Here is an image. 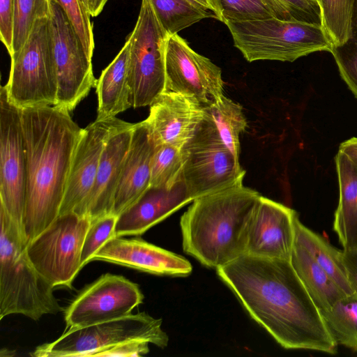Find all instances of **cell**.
<instances>
[{"label": "cell", "instance_id": "1", "mask_svg": "<svg viewBox=\"0 0 357 357\" xmlns=\"http://www.w3.org/2000/svg\"><path fill=\"white\" fill-rule=\"evenodd\" d=\"M216 271L282 347L337 353L338 345L290 261L245 254Z\"/></svg>", "mask_w": 357, "mask_h": 357}, {"label": "cell", "instance_id": "2", "mask_svg": "<svg viewBox=\"0 0 357 357\" xmlns=\"http://www.w3.org/2000/svg\"><path fill=\"white\" fill-rule=\"evenodd\" d=\"M26 154L24 231L27 243L59 215L82 129L56 106L22 109Z\"/></svg>", "mask_w": 357, "mask_h": 357}, {"label": "cell", "instance_id": "3", "mask_svg": "<svg viewBox=\"0 0 357 357\" xmlns=\"http://www.w3.org/2000/svg\"><path fill=\"white\" fill-rule=\"evenodd\" d=\"M260 197L242 183L194 199L180 219L183 251L216 269L244 255Z\"/></svg>", "mask_w": 357, "mask_h": 357}, {"label": "cell", "instance_id": "4", "mask_svg": "<svg viewBox=\"0 0 357 357\" xmlns=\"http://www.w3.org/2000/svg\"><path fill=\"white\" fill-rule=\"evenodd\" d=\"M0 224V319L22 314L37 321L61 312L54 287L31 264L26 239L1 206Z\"/></svg>", "mask_w": 357, "mask_h": 357}, {"label": "cell", "instance_id": "5", "mask_svg": "<svg viewBox=\"0 0 357 357\" xmlns=\"http://www.w3.org/2000/svg\"><path fill=\"white\" fill-rule=\"evenodd\" d=\"M234 46L249 62H293L315 52H331L333 44L322 26L271 17L227 22Z\"/></svg>", "mask_w": 357, "mask_h": 357}, {"label": "cell", "instance_id": "6", "mask_svg": "<svg viewBox=\"0 0 357 357\" xmlns=\"http://www.w3.org/2000/svg\"><path fill=\"white\" fill-rule=\"evenodd\" d=\"M4 86L8 100L21 109L55 105L58 82L48 17L34 22L23 46L10 57Z\"/></svg>", "mask_w": 357, "mask_h": 357}, {"label": "cell", "instance_id": "7", "mask_svg": "<svg viewBox=\"0 0 357 357\" xmlns=\"http://www.w3.org/2000/svg\"><path fill=\"white\" fill-rule=\"evenodd\" d=\"M162 319L146 312L84 326L68 328L58 339L37 347L30 353L35 357L96 356L119 344L141 340L160 348L167 346L169 337L162 329Z\"/></svg>", "mask_w": 357, "mask_h": 357}, {"label": "cell", "instance_id": "8", "mask_svg": "<svg viewBox=\"0 0 357 357\" xmlns=\"http://www.w3.org/2000/svg\"><path fill=\"white\" fill-rule=\"evenodd\" d=\"M91 221L74 212L60 214L27 243L31 264L54 288L72 287L82 268V250Z\"/></svg>", "mask_w": 357, "mask_h": 357}, {"label": "cell", "instance_id": "9", "mask_svg": "<svg viewBox=\"0 0 357 357\" xmlns=\"http://www.w3.org/2000/svg\"><path fill=\"white\" fill-rule=\"evenodd\" d=\"M169 34L150 0H142L130 41L128 79L134 108L151 105L165 90V46Z\"/></svg>", "mask_w": 357, "mask_h": 357}, {"label": "cell", "instance_id": "10", "mask_svg": "<svg viewBox=\"0 0 357 357\" xmlns=\"http://www.w3.org/2000/svg\"><path fill=\"white\" fill-rule=\"evenodd\" d=\"M182 152L181 180L192 201L243 183L245 171L241 167L239 158L204 119Z\"/></svg>", "mask_w": 357, "mask_h": 357}, {"label": "cell", "instance_id": "11", "mask_svg": "<svg viewBox=\"0 0 357 357\" xmlns=\"http://www.w3.org/2000/svg\"><path fill=\"white\" fill-rule=\"evenodd\" d=\"M49 24L58 90L54 106L73 111L96 86L90 58L61 6L50 0Z\"/></svg>", "mask_w": 357, "mask_h": 357}, {"label": "cell", "instance_id": "12", "mask_svg": "<svg viewBox=\"0 0 357 357\" xmlns=\"http://www.w3.org/2000/svg\"><path fill=\"white\" fill-rule=\"evenodd\" d=\"M26 173L22 109L8 100L5 86H2L0 89V206L25 239Z\"/></svg>", "mask_w": 357, "mask_h": 357}, {"label": "cell", "instance_id": "13", "mask_svg": "<svg viewBox=\"0 0 357 357\" xmlns=\"http://www.w3.org/2000/svg\"><path fill=\"white\" fill-rule=\"evenodd\" d=\"M143 299L137 284L122 275L103 274L67 307L64 312L66 326L81 328L125 317Z\"/></svg>", "mask_w": 357, "mask_h": 357}, {"label": "cell", "instance_id": "14", "mask_svg": "<svg viewBox=\"0 0 357 357\" xmlns=\"http://www.w3.org/2000/svg\"><path fill=\"white\" fill-rule=\"evenodd\" d=\"M222 70L195 52L177 33L165 46V90L191 97L205 105L223 93Z\"/></svg>", "mask_w": 357, "mask_h": 357}, {"label": "cell", "instance_id": "15", "mask_svg": "<svg viewBox=\"0 0 357 357\" xmlns=\"http://www.w3.org/2000/svg\"><path fill=\"white\" fill-rule=\"evenodd\" d=\"M116 117L98 120L82 129L73 158L59 214L84 210L93 187L106 140L116 125Z\"/></svg>", "mask_w": 357, "mask_h": 357}, {"label": "cell", "instance_id": "16", "mask_svg": "<svg viewBox=\"0 0 357 357\" xmlns=\"http://www.w3.org/2000/svg\"><path fill=\"white\" fill-rule=\"evenodd\" d=\"M297 215L292 208L261 195L251 219L245 254L290 261Z\"/></svg>", "mask_w": 357, "mask_h": 357}, {"label": "cell", "instance_id": "17", "mask_svg": "<svg viewBox=\"0 0 357 357\" xmlns=\"http://www.w3.org/2000/svg\"><path fill=\"white\" fill-rule=\"evenodd\" d=\"M204 116V105L195 98L164 91L150 105L143 122L155 146L182 149L195 135Z\"/></svg>", "mask_w": 357, "mask_h": 357}, {"label": "cell", "instance_id": "18", "mask_svg": "<svg viewBox=\"0 0 357 357\" xmlns=\"http://www.w3.org/2000/svg\"><path fill=\"white\" fill-rule=\"evenodd\" d=\"M158 275L185 277L192 266L183 257L141 238L114 237L92 257Z\"/></svg>", "mask_w": 357, "mask_h": 357}, {"label": "cell", "instance_id": "19", "mask_svg": "<svg viewBox=\"0 0 357 357\" xmlns=\"http://www.w3.org/2000/svg\"><path fill=\"white\" fill-rule=\"evenodd\" d=\"M135 123L119 119L105 144L92 190L84 215L91 220L112 213L114 200Z\"/></svg>", "mask_w": 357, "mask_h": 357}, {"label": "cell", "instance_id": "20", "mask_svg": "<svg viewBox=\"0 0 357 357\" xmlns=\"http://www.w3.org/2000/svg\"><path fill=\"white\" fill-rule=\"evenodd\" d=\"M192 202L182 180L172 189L149 188L118 216L114 236H140Z\"/></svg>", "mask_w": 357, "mask_h": 357}, {"label": "cell", "instance_id": "21", "mask_svg": "<svg viewBox=\"0 0 357 357\" xmlns=\"http://www.w3.org/2000/svg\"><path fill=\"white\" fill-rule=\"evenodd\" d=\"M155 146L143 121L135 123L130 148L115 192L112 213L119 216L149 188Z\"/></svg>", "mask_w": 357, "mask_h": 357}, {"label": "cell", "instance_id": "22", "mask_svg": "<svg viewBox=\"0 0 357 357\" xmlns=\"http://www.w3.org/2000/svg\"><path fill=\"white\" fill-rule=\"evenodd\" d=\"M130 47V41L128 38L119 54L97 80L98 120L114 118L132 107L128 79Z\"/></svg>", "mask_w": 357, "mask_h": 357}, {"label": "cell", "instance_id": "23", "mask_svg": "<svg viewBox=\"0 0 357 357\" xmlns=\"http://www.w3.org/2000/svg\"><path fill=\"white\" fill-rule=\"evenodd\" d=\"M335 163L339 202L333 228L343 250H357V168L340 151Z\"/></svg>", "mask_w": 357, "mask_h": 357}, {"label": "cell", "instance_id": "24", "mask_svg": "<svg viewBox=\"0 0 357 357\" xmlns=\"http://www.w3.org/2000/svg\"><path fill=\"white\" fill-rule=\"evenodd\" d=\"M290 263L321 312L347 296L308 252L294 240Z\"/></svg>", "mask_w": 357, "mask_h": 357}, {"label": "cell", "instance_id": "25", "mask_svg": "<svg viewBox=\"0 0 357 357\" xmlns=\"http://www.w3.org/2000/svg\"><path fill=\"white\" fill-rule=\"evenodd\" d=\"M294 240L308 252L347 296L353 294L342 250L337 249L326 238L305 226L298 215L294 220Z\"/></svg>", "mask_w": 357, "mask_h": 357}, {"label": "cell", "instance_id": "26", "mask_svg": "<svg viewBox=\"0 0 357 357\" xmlns=\"http://www.w3.org/2000/svg\"><path fill=\"white\" fill-rule=\"evenodd\" d=\"M204 107V120L212 127L227 148L239 158V137L248 126L242 106L223 94Z\"/></svg>", "mask_w": 357, "mask_h": 357}, {"label": "cell", "instance_id": "27", "mask_svg": "<svg viewBox=\"0 0 357 357\" xmlns=\"http://www.w3.org/2000/svg\"><path fill=\"white\" fill-rule=\"evenodd\" d=\"M216 19L227 22H243L276 17L296 21L278 0H209Z\"/></svg>", "mask_w": 357, "mask_h": 357}, {"label": "cell", "instance_id": "28", "mask_svg": "<svg viewBox=\"0 0 357 357\" xmlns=\"http://www.w3.org/2000/svg\"><path fill=\"white\" fill-rule=\"evenodd\" d=\"M160 24L169 35L176 34L200 20L216 16L195 0H150Z\"/></svg>", "mask_w": 357, "mask_h": 357}, {"label": "cell", "instance_id": "29", "mask_svg": "<svg viewBox=\"0 0 357 357\" xmlns=\"http://www.w3.org/2000/svg\"><path fill=\"white\" fill-rule=\"evenodd\" d=\"M321 313L337 344L357 351V296H345Z\"/></svg>", "mask_w": 357, "mask_h": 357}, {"label": "cell", "instance_id": "30", "mask_svg": "<svg viewBox=\"0 0 357 357\" xmlns=\"http://www.w3.org/2000/svg\"><path fill=\"white\" fill-rule=\"evenodd\" d=\"M182 149L171 145L155 146L151 163L149 188L172 189L181 181Z\"/></svg>", "mask_w": 357, "mask_h": 357}, {"label": "cell", "instance_id": "31", "mask_svg": "<svg viewBox=\"0 0 357 357\" xmlns=\"http://www.w3.org/2000/svg\"><path fill=\"white\" fill-rule=\"evenodd\" d=\"M321 13L322 26L333 47L349 38L354 0H317Z\"/></svg>", "mask_w": 357, "mask_h": 357}, {"label": "cell", "instance_id": "32", "mask_svg": "<svg viewBox=\"0 0 357 357\" xmlns=\"http://www.w3.org/2000/svg\"><path fill=\"white\" fill-rule=\"evenodd\" d=\"M331 53L342 78L357 98V0H354L349 38L342 45L333 47Z\"/></svg>", "mask_w": 357, "mask_h": 357}, {"label": "cell", "instance_id": "33", "mask_svg": "<svg viewBox=\"0 0 357 357\" xmlns=\"http://www.w3.org/2000/svg\"><path fill=\"white\" fill-rule=\"evenodd\" d=\"M15 21L12 54H17L26 40L34 22L48 17L50 0H14Z\"/></svg>", "mask_w": 357, "mask_h": 357}, {"label": "cell", "instance_id": "34", "mask_svg": "<svg viewBox=\"0 0 357 357\" xmlns=\"http://www.w3.org/2000/svg\"><path fill=\"white\" fill-rule=\"evenodd\" d=\"M118 216L109 213L91 220L84 241L81 266L91 261L93 255L110 239L115 237L114 229Z\"/></svg>", "mask_w": 357, "mask_h": 357}, {"label": "cell", "instance_id": "35", "mask_svg": "<svg viewBox=\"0 0 357 357\" xmlns=\"http://www.w3.org/2000/svg\"><path fill=\"white\" fill-rule=\"evenodd\" d=\"M58 3L67 14L90 58L94 48V37L91 15L81 0H52Z\"/></svg>", "mask_w": 357, "mask_h": 357}, {"label": "cell", "instance_id": "36", "mask_svg": "<svg viewBox=\"0 0 357 357\" xmlns=\"http://www.w3.org/2000/svg\"><path fill=\"white\" fill-rule=\"evenodd\" d=\"M296 21L322 26L321 9L314 0H278Z\"/></svg>", "mask_w": 357, "mask_h": 357}, {"label": "cell", "instance_id": "37", "mask_svg": "<svg viewBox=\"0 0 357 357\" xmlns=\"http://www.w3.org/2000/svg\"><path fill=\"white\" fill-rule=\"evenodd\" d=\"M15 21V1L0 0V38L9 55L12 54Z\"/></svg>", "mask_w": 357, "mask_h": 357}, {"label": "cell", "instance_id": "38", "mask_svg": "<svg viewBox=\"0 0 357 357\" xmlns=\"http://www.w3.org/2000/svg\"><path fill=\"white\" fill-rule=\"evenodd\" d=\"M149 344L141 340L128 341L105 349L96 356L140 357L149 352Z\"/></svg>", "mask_w": 357, "mask_h": 357}, {"label": "cell", "instance_id": "39", "mask_svg": "<svg viewBox=\"0 0 357 357\" xmlns=\"http://www.w3.org/2000/svg\"><path fill=\"white\" fill-rule=\"evenodd\" d=\"M342 252L348 280L357 296V250H343Z\"/></svg>", "mask_w": 357, "mask_h": 357}, {"label": "cell", "instance_id": "40", "mask_svg": "<svg viewBox=\"0 0 357 357\" xmlns=\"http://www.w3.org/2000/svg\"><path fill=\"white\" fill-rule=\"evenodd\" d=\"M339 151L344 153L357 168V137H352L342 142Z\"/></svg>", "mask_w": 357, "mask_h": 357}, {"label": "cell", "instance_id": "41", "mask_svg": "<svg viewBox=\"0 0 357 357\" xmlns=\"http://www.w3.org/2000/svg\"><path fill=\"white\" fill-rule=\"evenodd\" d=\"M107 0H87V8L91 17L98 16L102 10Z\"/></svg>", "mask_w": 357, "mask_h": 357}, {"label": "cell", "instance_id": "42", "mask_svg": "<svg viewBox=\"0 0 357 357\" xmlns=\"http://www.w3.org/2000/svg\"><path fill=\"white\" fill-rule=\"evenodd\" d=\"M195 1H197L199 3H200L201 5H202L206 8H207L208 10L213 12V9H212V7H211L209 0H195Z\"/></svg>", "mask_w": 357, "mask_h": 357}, {"label": "cell", "instance_id": "43", "mask_svg": "<svg viewBox=\"0 0 357 357\" xmlns=\"http://www.w3.org/2000/svg\"><path fill=\"white\" fill-rule=\"evenodd\" d=\"M81 1L84 3V5L87 8V0H81Z\"/></svg>", "mask_w": 357, "mask_h": 357}, {"label": "cell", "instance_id": "44", "mask_svg": "<svg viewBox=\"0 0 357 357\" xmlns=\"http://www.w3.org/2000/svg\"><path fill=\"white\" fill-rule=\"evenodd\" d=\"M314 1H317V0H314Z\"/></svg>", "mask_w": 357, "mask_h": 357}]
</instances>
